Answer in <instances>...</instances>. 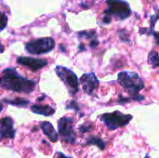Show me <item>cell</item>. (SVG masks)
<instances>
[{
  "instance_id": "2e32d148",
  "label": "cell",
  "mask_w": 159,
  "mask_h": 158,
  "mask_svg": "<svg viewBox=\"0 0 159 158\" xmlns=\"http://www.w3.org/2000/svg\"><path fill=\"white\" fill-rule=\"evenodd\" d=\"M8 103H11L13 105H17V106H26L28 104V102L27 101H24V100H21V99H16L12 102H7Z\"/></svg>"
},
{
  "instance_id": "3957f363",
  "label": "cell",
  "mask_w": 159,
  "mask_h": 158,
  "mask_svg": "<svg viewBox=\"0 0 159 158\" xmlns=\"http://www.w3.org/2000/svg\"><path fill=\"white\" fill-rule=\"evenodd\" d=\"M108 5L104 14L115 18L117 20H124L131 15V9L128 2L125 0H106Z\"/></svg>"
},
{
  "instance_id": "5b68a950",
  "label": "cell",
  "mask_w": 159,
  "mask_h": 158,
  "mask_svg": "<svg viewBox=\"0 0 159 158\" xmlns=\"http://www.w3.org/2000/svg\"><path fill=\"white\" fill-rule=\"evenodd\" d=\"M55 72L57 75L60 77V79L64 83V85L68 88L69 93L73 96L75 95L79 89L78 78L75 75V74L63 66H57Z\"/></svg>"
},
{
  "instance_id": "d6986e66",
  "label": "cell",
  "mask_w": 159,
  "mask_h": 158,
  "mask_svg": "<svg viewBox=\"0 0 159 158\" xmlns=\"http://www.w3.org/2000/svg\"><path fill=\"white\" fill-rule=\"evenodd\" d=\"M2 109H3V106H2V104H0V112L2 111Z\"/></svg>"
},
{
  "instance_id": "ac0fdd59",
  "label": "cell",
  "mask_w": 159,
  "mask_h": 158,
  "mask_svg": "<svg viewBox=\"0 0 159 158\" xmlns=\"http://www.w3.org/2000/svg\"><path fill=\"white\" fill-rule=\"evenodd\" d=\"M4 51V47L2 46V44L0 43V53H2Z\"/></svg>"
},
{
  "instance_id": "ba28073f",
  "label": "cell",
  "mask_w": 159,
  "mask_h": 158,
  "mask_svg": "<svg viewBox=\"0 0 159 158\" xmlns=\"http://www.w3.org/2000/svg\"><path fill=\"white\" fill-rule=\"evenodd\" d=\"M80 84L85 93L88 95H93L99 87V80L93 72L85 74L80 78Z\"/></svg>"
},
{
  "instance_id": "7a4b0ae2",
  "label": "cell",
  "mask_w": 159,
  "mask_h": 158,
  "mask_svg": "<svg viewBox=\"0 0 159 158\" xmlns=\"http://www.w3.org/2000/svg\"><path fill=\"white\" fill-rule=\"evenodd\" d=\"M117 81L124 89H126L135 100H143V97L139 93L144 88V84L140 75L131 71L120 72L117 75Z\"/></svg>"
},
{
  "instance_id": "8992f818",
  "label": "cell",
  "mask_w": 159,
  "mask_h": 158,
  "mask_svg": "<svg viewBox=\"0 0 159 158\" xmlns=\"http://www.w3.org/2000/svg\"><path fill=\"white\" fill-rule=\"evenodd\" d=\"M55 47V41L53 38L45 37L35 40H32L25 45V49L31 54H43L51 51Z\"/></svg>"
},
{
  "instance_id": "5bb4252c",
  "label": "cell",
  "mask_w": 159,
  "mask_h": 158,
  "mask_svg": "<svg viewBox=\"0 0 159 158\" xmlns=\"http://www.w3.org/2000/svg\"><path fill=\"white\" fill-rule=\"evenodd\" d=\"M88 142L89 143V144H96L98 147H100L102 150H103L104 149V146H105V143L101 140V139H99V138H96V137H90V138H89V141H88Z\"/></svg>"
},
{
  "instance_id": "9a60e30c",
  "label": "cell",
  "mask_w": 159,
  "mask_h": 158,
  "mask_svg": "<svg viewBox=\"0 0 159 158\" xmlns=\"http://www.w3.org/2000/svg\"><path fill=\"white\" fill-rule=\"evenodd\" d=\"M7 17L4 12L0 10V31L4 30L7 27Z\"/></svg>"
},
{
  "instance_id": "30bf717a",
  "label": "cell",
  "mask_w": 159,
  "mask_h": 158,
  "mask_svg": "<svg viewBox=\"0 0 159 158\" xmlns=\"http://www.w3.org/2000/svg\"><path fill=\"white\" fill-rule=\"evenodd\" d=\"M14 123L10 117H4L0 119V141L6 138L13 139L15 136Z\"/></svg>"
},
{
  "instance_id": "9c48e42d",
  "label": "cell",
  "mask_w": 159,
  "mask_h": 158,
  "mask_svg": "<svg viewBox=\"0 0 159 158\" xmlns=\"http://www.w3.org/2000/svg\"><path fill=\"white\" fill-rule=\"evenodd\" d=\"M17 62L32 71H37L48 65V61L43 59H34L30 57H19Z\"/></svg>"
},
{
  "instance_id": "52a82bcc",
  "label": "cell",
  "mask_w": 159,
  "mask_h": 158,
  "mask_svg": "<svg viewBox=\"0 0 159 158\" xmlns=\"http://www.w3.org/2000/svg\"><path fill=\"white\" fill-rule=\"evenodd\" d=\"M59 133L61 139L67 143H74L76 134L74 127V119L71 117H61L58 122Z\"/></svg>"
},
{
  "instance_id": "6da1fadb",
  "label": "cell",
  "mask_w": 159,
  "mask_h": 158,
  "mask_svg": "<svg viewBox=\"0 0 159 158\" xmlns=\"http://www.w3.org/2000/svg\"><path fill=\"white\" fill-rule=\"evenodd\" d=\"M0 87L15 92L31 93L35 88V83L20 76L15 69L7 68L0 74Z\"/></svg>"
},
{
  "instance_id": "7c38bea8",
  "label": "cell",
  "mask_w": 159,
  "mask_h": 158,
  "mask_svg": "<svg viewBox=\"0 0 159 158\" xmlns=\"http://www.w3.org/2000/svg\"><path fill=\"white\" fill-rule=\"evenodd\" d=\"M31 110L34 114L45 115V116H50V115H54V113H55V110L47 104H34L31 107Z\"/></svg>"
},
{
  "instance_id": "8fae6325",
  "label": "cell",
  "mask_w": 159,
  "mask_h": 158,
  "mask_svg": "<svg viewBox=\"0 0 159 158\" xmlns=\"http://www.w3.org/2000/svg\"><path fill=\"white\" fill-rule=\"evenodd\" d=\"M40 128L42 129L44 134L53 142H57L58 139H59V136H58V133L55 131L53 126L49 123V122H41L40 124Z\"/></svg>"
},
{
  "instance_id": "e0dca14e",
  "label": "cell",
  "mask_w": 159,
  "mask_h": 158,
  "mask_svg": "<svg viewBox=\"0 0 159 158\" xmlns=\"http://www.w3.org/2000/svg\"><path fill=\"white\" fill-rule=\"evenodd\" d=\"M58 158H71L68 156H65L64 155H62L61 153H58Z\"/></svg>"
},
{
  "instance_id": "4fadbf2b",
  "label": "cell",
  "mask_w": 159,
  "mask_h": 158,
  "mask_svg": "<svg viewBox=\"0 0 159 158\" xmlns=\"http://www.w3.org/2000/svg\"><path fill=\"white\" fill-rule=\"evenodd\" d=\"M148 63L151 64L154 68H159V53L157 51H151L148 55Z\"/></svg>"
},
{
  "instance_id": "277c9868",
  "label": "cell",
  "mask_w": 159,
  "mask_h": 158,
  "mask_svg": "<svg viewBox=\"0 0 159 158\" xmlns=\"http://www.w3.org/2000/svg\"><path fill=\"white\" fill-rule=\"evenodd\" d=\"M101 119L109 130H116L119 128L127 126L131 121L132 115L116 111L109 114H103L101 115Z\"/></svg>"
}]
</instances>
